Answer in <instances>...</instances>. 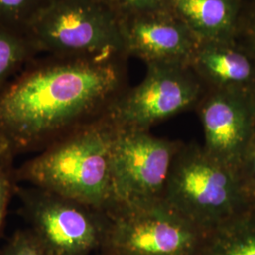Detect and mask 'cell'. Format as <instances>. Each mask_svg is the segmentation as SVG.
I'll return each mask as SVG.
<instances>
[{
	"label": "cell",
	"instance_id": "1",
	"mask_svg": "<svg viewBox=\"0 0 255 255\" xmlns=\"http://www.w3.org/2000/svg\"><path fill=\"white\" fill-rule=\"evenodd\" d=\"M122 58L32 61L0 92V141L15 156L39 152L101 118L124 90Z\"/></svg>",
	"mask_w": 255,
	"mask_h": 255
},
{
	"label": "cell",
	"instance_id": "2",
	"mask_svg": "<svg viewBox=\"0 0 255 255\" xmlns=\"http://www.w3.org/2000/svg\"><path fill=\"white\" fill-rule=\"evenodd\" d=\"M115 134L116 128L102 115L20 164L15 170L16 181L107 211L113 200Z\"/></svg>",
	"mask_w": 255,
	"mask_h": 255
},
{
	"label": "cell",
	"instance_id": "3",
	"mask_svg": "<svg viewBox=\"0 0 255 255\" xmlns=\"http://www.w3.org/2000/svg\"><path fill=\"white\" fill-rule=\"evenodd\" d=\"M163 200L207 234L253 205L239 171L217 161L197 144L180 147Z\"/></svg>",
	"mask_w": 255,
	"mask_h": 255
},
{
	"label": "cell",
	"instance_id": "4",
	"mask_svg": "<svg viewBox=\"0 0 255 255\" xmlns=\"http://www.w3.org/2000/svg\"><path fill=\"white\" fill-rule=\"evenodd\" d=\"M40 53L68 58L124 57L121 21L107 2L49 0L27 27Z\"/></svg>",
	"mask_w": 255,
	"mask_h": 255
},
{
	"label": "cell",
	"instance_id": "5",
	"mask_svg": "<svg viewBox=\"0 0 255 255\" xmlns=\"http://www.w3.org/2000/svg\"><path fill=\"white\" fill-rule=\"evenodd\" d=\"M105 212L103 255H200L208 235L164 200L114 206Z\"/></svg>",
	"mask_w": 255,
	"mask_h": 255
},
{
	"label": "cell",
	"instance_id": "6",
	"mask_svg": "<svg viewBox=\"0 0 255 255\" xmlns=\"http://www.w3.org/2000/svg\"><path fill=\"white\" fill-rule=\"evenodd\" d=\"M20 213L51 255H98L106 236L105 211L28 184L14 195Z\"/></svg>",
	"mask_w": 255,
	"mask_h": 255
},
{
	"label": "cell",
	"instance_id": "7",
	"mask_svg": "<svg viewBox=\"0 0 255 255\" xmlns=\"http://www.w3.org/2000/svg\"><path fill=\"white\" fill-rule=\"evenodd\" d=\"M205 92L188 64H148L142 82L120 92L103 116L119 129L149 130L155 124L198 106Z\"/></svg>",
	"mask_w": 255,
	"mask_h": 255
},
{
	"label": "cell",
	"instance_id": "8",
	"mask_svg": "<svg viewBox=\"0 0 255 255\" xmlns=\"http://www.w3.org/2000/svg\"><path fill=\"white\" fill-rule=\"evenodd\" d=\"M182 145L155 136L149 130L116 128L110 208L163 200L175 156Z\"/></svg>",
	"mask_w": 255,
	"mask_h": 255
},
{
	"label": "cell",
	"instance_id": "9",
	"mask_svg": "<svg viewBox=\"0 0 255 255\" xmlns=\"http://www.w3.org/2000/svg\"><path fill=\"white\" fill-rule=\"evenodd\" d=\"M204 150L239 170L255 135V98L251 92L207 89L199 102Z\"/></svg>",
	"mask_w": 255,
	"mask_h": 255
},
{
	"label": "cell",
	"instance_id": "10",
	"mask_svg": "<svg viewBox=\"0 0 255 255\" xmlns=\"http://www.w3.org/2000/svg\"><path fill=\"white\" fill-rule=\"evenodd\" d=\"M125 54L148 64H190L200 40L169 8L120 17Z\"/></svg>",
	"mask_w": 255,
	"mask_h": 255
},
{
	"label": "cell",
	"instance_id": "11",
	"mask_svg": "<svg viewBox=\"0 0 255 255\" xmlns=\"http://www.w3.org/2000/svg\"><path fill=\"white\" fill-rule=\"evenodd\" d=\"M207 89L246 91L255 69L249 56L231 46V40L201 42L190 64Z\"/></svg>",
	"mask_w": 255,
	"mask_h": 255
},
{
	"label": "cell",
	"instance_id": "12",
	"mask_svg": "<svg viewBox=\"0 0 255 255\" xmlns=\"http://www.w3.org/2000/svg\"><path fill=\"white\" fill-rule=\"evenodd\" d=\"M168 8L200 42L232 39L237 15L235 0H170Z\"/></svg>",
	"mask_w": 255,
	"mask_h": 255
},
{
	"label": "cell",
	"instance_id": "13",
	"mask_svg": "<svg viewBox=\"0 0 255 255\" xmlns=\"http://www.w3.org/2000/svg\"><path fill=\"white\" fill-rule=\"evenodd\" d=\"M200 255H255V206L210 232Z\"/></svg>",
	"mask_w": 255,
	"mask_h": 255
},
{
	"label": "cell",
	"instance_id": "14",
	"mask_svg": "<svg viewBox=\"0 0 255 255\" xmlns=\"http://www.w3.org/2000/svg\"><path fill=\"white\" fill-rule=\"evenodd\" d=\"M39 53L26 32L0 23V92L34 61Z\"/></svg>",
	"mask_w": 255,
	"mask_h": 255
},
{
	"label": "cell",
	"instance_id": "15",
	"mask_svg": "<svg viewBox=\"0 0 255 255\" xmlns=\"http://www.w3.org/2000/svg\"><path fill=\"white\" fill-rule=\"evenodd\" d=\"M49 0H0V23L27 33V27Z\"/></svg>",
	"mask_w": 255,
	"mask_h": 255
},
{
	"label": "cell",
	"instance_id": "16",
	"mask_svg": "<svg viewBox=\"0 0 255 255\" xmlns=\"http://www.w3.org/2000/svg\"><path fill=\"white\" fill-rule=\"evenodd\" d=\"M15 155L0 141V235L8 215L9 202L15 195L18 182L15 178Z\"/></svg>",
	"mask_w": 255,
	"mask_h": 255
},
{
	"label": "cell",
	"instance_id": "17",
	"mask_svg": "<svg viewBox=\"0 0 255 255\" xmlns=\"http://www.w3.org/2000/svg\"><path fill=\"white\" fill-rule=\"evenodd\" d=\"M0 255H51L29 229L18 230L0 249Z\"/></svg>",
	"mask_w": 255,
	"mask_h": 255
},
{
	"label": "cell",
	"instance_id": "18",
	"mask_svg": "<svg viewBox=\"0 0 255 255\" xmlns=\"http://www.w3.org/2000/svg\"><path fill=\"white\" fill-rule=\"evenodd\" d=\"M170 0H109V4L119 17L129 14L166 9Z\"/></svg>",
	"mask_w": 255,
	"mask_h": 255
},
{
	"label": "cell",
	"instance_id": "19",
	"mask_svg": "<svg viewBox=\"0 0 255 255\" xmlns=\"http://www.w3.org/2000/svg\"><path fill=\"white\" fill-rule=\"evenodd\" d=\"M239 174L251 197L255 194V135L239 167Z\"/></svg>",
	"mask_w": 255,
	"mask_h": 255
},
{
	"label": "cell",
	"instance_id": "20",
	"mask_svg": "<svg viewBox=\"0 0 255 255\" xmlns=\"http://www.w3.org/2000/svg\"><path fill=\"white\" fill-rule=\"evenodd\" d=\"M90 1H98V2H107V3H109V0H90Z\"/></svg>",
	"mask_w": 255,
	"mask_h": 255
},
{
	"label": "cell",
	"instance_id": "21",
	"mask_svg": "<svg viewBox=\"0 0 255 255\" xmlns=\"http://www.w3.org/2000/svg\"><path fill=\"white\" fill-rule=\"evenodd\" d=\"M252 200H253V205L255 206V194L253 196V198H252Z\"/></svg>",
	"mask_w": 255,
	"mask_h": 255
},
{
	"label": "cell",
	"instance_id": "22",
	"mask_svg": "<svg viewBox=\"0 0 255 255\" xmlns=\"http://www.w3.org/2000/svg\"><path fill=\"white\" fill-rule=\"evenodd\" d=\"M101 255V254H99V255Z\"/></svg>",
	"mask_w": 255,
	"mask_h": 255
},
{
	"label": "cell",
	"instance_id": "23",
	"mask_svg": "<svg viewBox=\"0 0 255 255\" xmlns=\"http://www.w3.org/2000/svg\"></svg>",
	"mask_w": 255,
	"mask_h": 255
}]
</instances>
